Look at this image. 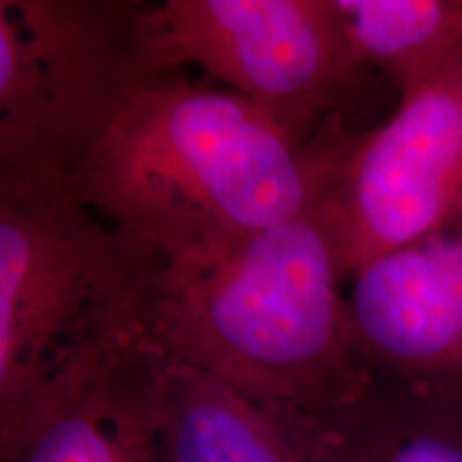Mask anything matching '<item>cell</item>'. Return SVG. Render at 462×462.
Returning a JSON list of instances; mask_svg holds the SVG:
<instances>
[{
    "mask_svg": "<svg viewBox=\"0 0 462 462\" xmlns=\"http://www.w3.org/2000/svg\"><path fill=\"white\" fill-rule=\"evenodd\" d=\"M143 39L154 73L199 67L302 142L362 129L383 82L349 48L332 0H165L143 11Z\"/></svg>",
    "mask_w": 462,
    "mask_h": 462,
    "instance_id": "5",
    "label": "cell"
},
{
    "mask_svg": "<svg viewBox=\"0 0 462 462\" xmlns=\"http://www.w3.org/2000/svg\"><path fill=\"white\" fill-rule=\"evenodd\" d=\"M146 349L150 413L163 462H326L319 415L257 398Z\"/></svg>",
    "mask_w": 462,
    "mask_h": 462,
    "instance_id": "9",
    "label": "cell"
},
{
    "mask_svg": "<svg viewBox=\"0 0 462 462\" xmlns=\"http://www.w3.org/2000/svg\"><path fill=\"white\" fill-rule=\"evenodd\" d=\"M319 418L326 462H462V398L368 385Z\"/></svg>",
    "mask_w": 462,
    "mask_h": 462,
    "instance_id": "10",
    "label": "cell"
},
{
    "mask_svg": "<svg viewBox=\"0 0 462 462\" xmlns=\"http://www.w3.org/2000/svg\"><path fill=\"white\" fill-rule=\"evenodd\" d=\"M346 276L462 225V62L360 133L334 189Z\"/></svg>",
    "mask_w": 462,
    "mask_h": 462,
    "instance_id": "6",
    "label": "cell"
},
{
    "mask_svg": "<svg viewBox=\"0 0 462 462\" xmlns=\"http://www.w3.org/2000/svg\"><path fill=\"white\" fill-rule=\"evenodd\" d=\"M360 65L398 99L462 62V0H332Z\"/></svg>",
    "mask_w": 462,
    "mask_h": 462,
    "instance_id": "11",
    "label": "cell"
},
{
    "mask_svg": "<svg viewBox=\"0 0 462 462\" xmlns=\"http://www.w3.org/2000/svg\"><path fill=\"white\" fill-rule=\"evenodd\" d=\"M362 131L332 125L302 142L236 92L178 69L142 86L71 189L159 263L199 262L330 195Z\"/></svg>",
    "mask_w": 462,
    "mask_h": 462,
    "instance_id": "1",
    "label": "cell"
},
{
    "mask_svg": "<svg viewBox=\"0 0 462 462\" xmlns=\"http://www.w3.org/2000/svg\"><path fill=\"white\" fill-rule=\"evenodd\" d=\"M135 0H0V178L71 180L154 78Z\"/></svg>",
    "mask_w": 462,
    "mask_h": 462,
    "instance_id": "4",
    "label": "cell"
},
{
    "mask_svg": "<svg viewBox=\"0 0 462 462\" xmlns=\"http://www.w3.org/2000/svg\"><path fill=\"white\" fill-rule=\"evenodd\" d=\"M0 462H163L150 413L148 349L133 321L0 420Z\"/></svg>",
    "mask_w": 462,
    "mask_h": 462,
    "instance_id": "8",
    "label": "cell"
},
{
    "mask_svg": "<svg viewBox=\"0 0 462 462\" xmlns=\"http://www.w3.org/2000/svg\"><path fill=\"white\" fill-rule=\"evenodd\" d=\"M349 281L368 383L462 398V225L374 259Z\"/></svg>",
    "mask_w": 462,
    "mask_h": 462,
    "instance_id": "7",
    "label": "cell"
},
{
    "mask_svg": "<svg viewBox=\"0 0 462 462\" xmlns=\"http://www.w3.org/2000/svg\"><path fill=\"white\" fill-rule=\"evenodd\" d=\"M334 190L221 255L157 263L133 300L150 349L248 394L326 415L368 388L343 282Z\"/></svg>",
    "mask_w": 462,
    "mask_h": 462,
    "instance_id": "2",
    "label": "cell"
},
{
    "mask_svg": "<svg viewBox=\"0 0 462 462\" xmlns=\"http://www.w3.org/2000/svg\"><path fill=\"white\" fill-rule=\"evenodd\" d=\"M159 262L62 178H0V420L131 321Z\"/></svg>",
    "mask_w": 462,
    "mask_h": 462,
    "instance_id": "3",
    "label": "cell"
}]
</instances>
